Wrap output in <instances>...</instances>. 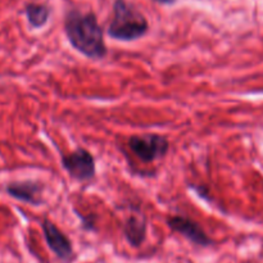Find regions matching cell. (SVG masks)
Returning a JSON list of instances; mask_svg holds the SVG:
<instances>
[{
    "label": "cell",
    "instance_id": "obj_9",
    "mask_svg": "<svg viewBox=\"0 0 263 263\" xmlns=\"http://www.w3.org/2000/svg\"><path fill=\"white\" fill-rule=\"evenodd\" d=\"M26 15H27L28 23L32 28H40L46 25L49 20V8L44 4H31L26 5Z\"/></svg>",
    "mask_w": 263,
    "mask_h": 263
},
{
    "label": "cell",
    "instance_id": "obj_4",
    "mask_svg": "<svg viewBox=\"0 0 263 263\" xmlns=\"http://www.w3.org/2000/svg\"><path fill=\"white\" fill-rule=\"evenodd\" d=\"M62 167L73 180L77 181H90L97 174L95 158L87 149L77 148L61 158Z\"/></svg>",
    "mask_w": 263,
    "mask_h": 263
},
{
    "label": "cell",
    "instance_id": "obj_6",
    "mask_svg": "<svg viewBox=\"0 0 263 263\" xmlns=\"http://www.w3.org/2000/svg\"><path fill=\"white\" fill-rule=\"evenodd\" d=\"M166 222L167 226L174 233L180 234V235L184 236L185 239H187L190 243L195 244V246L208 248L213 244V240L208 236L204 229L197 221L192 220L186 216H170Z\"/></svg>",
    "mask_w": 263,
    "mask_h": 263
},
{
    "label": "cell",
    "instance_id": "obj_7",
    "mask_svg": "<svg viewBox=\"0 0 263 263\" xmlns=\"http://www.w3.org/2000/svg\"><path fill=\"white\" fill-rule=\"evenodd\" d=\"M7 193L9 197L20 200V202L26 203L31 205H40L43 204V190L44 186L37 181H18L12 182L7 186Z\"/></svg>",
    "mask_w": 263,
    "mask_h": 263
},
{
    "label": "cell",
    "instance_id": "obj_8",
    "mask_svg": "<svg viewBox=\"0 0 263 263\" xmlns=\"http://www.w3.org/2000/svg\"><path fill=\"white\" fill-rule=\"evenodd\" d=\"M146 229H148V222L145 215L141 211L136 210V212H133L126 218L123 225V235L131 247L138 248L145 241Z\"/></svg>",
    "mask_w": 263,
    "mask_h": 263
},
{
    "label": "cell",
    "instance_id": "obj_2",
    "mask_svg": "<svg viewBox=\"0 0 263 263\" xmlns=\"http://www.w3.org/2000/svg\"><path fill=\"white\" fill-rule=\"evenodd\" d=\"M149 25L143 13L126 0H116L113 5V18L108 27V35L118 41H135L143 37Z\"/></svg>",
    "mask_w": 263,
    "mask_h": 263
},
{
    "label": "cell",
    "instance_id": "obj_1",
    "mask_svg": "<svg viewBox=\"0 0 263 263\" xmlns=\"http://www.w3.org/2000/svg\"><path fill=\"white\" fill-rule=\"evenodd\" d=\"M64 31L69 44L77 51L92 61H102L107 57L104 32L94 13L71 10L64 21Z\"/></svg>",
    "mask_w": 263,
    "mask_h": 263
},
{
    "label": "cell",
    "instance_id": "obj_10",
    "mask_svg": "<svg viewBox=\"0 0 263 263\" xmlns=\"http://www.w3.org/2000/svg\"><path fill=\"white\" fill-rule=\"evenodd\" d=\"M156 2L161 3V4H174L176 0H156Z\"/></svg>",
    "mask_w": 263,
    "mask_h": 263
},
{
    "label": "cell",
    "instance_id": "obj_3",
    "mask_svg": "<svg viewBox=\"0 0 263 263\" xmlns=\"http://www.w3.org/2000/svg\"><path fill=\"white\" fill-rule=\"evenodd\" d=\"M127 145L134 156L138 157L144 163H151L157 159L163 158L170 149L167 138L159 134L133 135L128 138Z\"/></svg>",
    "mask_w": 263,
    "mask_h": 263
},
{
    "label": "cell",
    "instance_id": "obj_5",
    "mask_svg": "<svg viewBox=\"0 0 263 263\" xmlns=\"http://www.w3.org/2000/svg\"><path fill=\"white\" fill-rule=\"evenodd\" d=\"M41 229H43L46 246L55 254L57 258L63 262H71L74 258V252L73 247H72V241L69 240L68 236L48 218L43 220Z\"/></svg>",
    "mask_w": 263,
    "mask_h": 263
}]
</instances>
